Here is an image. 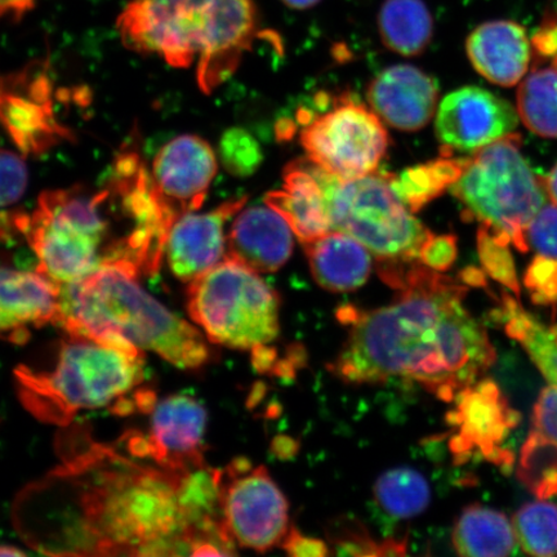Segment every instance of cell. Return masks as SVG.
I'll use <instances>...</instances> for the list:
<instances>
[{"label":"cell","mask_w":557,"mask_h":557,"mask_svg":"<svg viewBox=\"0 0 557 557\" xmlns=\"http://www.w3.org/2000/svg\"><path fill=\"white\" fill-rule=\"evenodd\" d=\"M64 461L20 499L18 525L33 546L50 555L191 554L180 499L191 469L139 465L97 443Z\"/></svg>","instance_id":"obj_1"},{"label":"cell","mask_w":557,"mask_h":557,"mask_svg":"<svg viewBox=\"0 0 557 557\" xmlns=\"http://www.w3.org/2000/svg\"><path fill=\"white\" fill-rule=\"evenodd\" d=\"M380 276L396 290L393 302L372 311L341 309L351 330L330 371L355 385L412 381L455 401L497 359L483 324L465 308L469 288L420 261Z\"/></svg>","instance_id":"obj_2"},{"label":"cell","mask_w":557,"mask_h":557,"mask_svg":"<svg viewBox=\"0 0 557 557\" xmlns=\"http://www.w3.org/2000/svg\"><path fill=\"white\" fill-rule=\"evenodd\" d=\"M172 226L150 170L136 146L125 145L101 189L73 186L41 194L24 236L38 273L61 287L113 263L154 276Z\"/></svg>","instance_id":"obj_3"},{"label":"cell","mask_w":557,"mask_h":557,"mask_svg":"<svg viewBox=\"0 0 557 557\" xmlns=\"http://www.w3.org/2000/svg\"><path fill=\"white\" fill-rule=\"evenodd\" d=\"M138 278L135 270L113 263L61 285L54 324L70 337L156 352L181 369L205 367L212 352L203 334L151 297Z\"/></svg>","instance_id":"obj_4"},{"label":"cell","mask_w":557,"mask_h":557,"mask_svg":"<svg viewBox=\"0 0 557 557\" xmlns=\"http://www.w3.org/2000/svg\"><path fill=\"white\" fill-rule=\"evenodd\" d=\"M259 25L253 0H132L116 21L131 51L178 69L198 60V85L207 95L238 70Z\"/></svg>","instance_id":"obj_5"},{"label":"cell","mask_w":557,"mask_h":557,"mask_svg":"<svg viewBox=\"0 0 557 557\" xmlns=\"http://www.w3.org/2000/svg\"><path fill=\"white\" fill-rule=\"evenodd\" d=\"M144 364L143 351L70 337L62 343L51 371L21 366L15 379L21 403L34 417L66 426L83 409L115 404L116 413L135 412Z\"/></svg>","instance_id":"obj_6"},{"label":"cell","mask_w":557,"mask_h":557,"mask_svg":"<svg viewBox=\"0 0 557 557\" xmlns=\"http://www.w3.org/2000/svg\"><path fill=\"white\" fill-rule=\"evenodd\" d=\"M520 145V137L511 134L478 150L466 160L450 191L465 207L466 218L479 221L500 244L512 243L527 252V228L545 207L546 189Z\"/></svg>","instance_id":"obj_7"},{"label":"cell","mask_w":557,"mask_h":557,"mask_svg":"<svg viewBox=\"0 0 557 557\" xmlns=\"http://www.w3.org/2000/svg\"><path fill=\"white\" fill-rule=\"evenodd\" d=\"M187 311L209 343L255 350L281 333V297L257 271L232 257L193 278Z\"/></svg>","instance_id":"obj_8"},{"label":"cell","mask_w":557,"mask_h":557,"mask_svg":"<svg viewBox=\"0 0 557 557\" xmlns=\"http://www.w3.org/2000/svg\"><path fill=\"white\" fill-rule=\"evenodd\" d=\"M318 172L329 197L332 228L363 244L377 269L420 261L421 248L433 233L403 203L387 174L341 180L320 166Z\"/></svg>","instance_id":"obj_9"},{"label":"cell","mask_w":557,"mask_h":557,"mask_svg":"<svg viewBox=\"0 0 557 557\" xmlns=\"http://www.w3.org/2000/svg\"><path fill=\"white\" fill-rule=\"evenodd\" d=\"M299 139L312 163L341 180L377 172L389 144L381 117L350 96L311 117Z\"/></svg>","instance_id":"obj_10"},{"label":"cell","mask_w":557,"mask_h":557,"mask_svg":"<svg viewBox=\"0 0 557 557\" xmlns=\"http://www.w3.org/2000/svg\"><path fill=\"white\" fill-rule=\"evenodd\" d=\"M222 521L243 548L267 553L282 545L289 532V505L269 471L236 458L222 471Z\"/></svg>","instance_id":"obj_11"},{"label":"cell","mask_w":557,"mask_h":557,"mask_svg":"<svg viewBox=\"0 0 557 557\" xmlns=\"http://www.w3.org/2000/svg\"><path fill=\"white\" fill-rule=\"evenodd\" d=\"M455 401L456 408L448 414V422L457 429L449 442L457 461L463 462L479 453L486 461L511 468L513 455L503 444L518 426L520 414L511 408L497 383L478 381L463 388Z\"/></svg>","instance_id":"obj_12"},{"label":"cell","mask_w":557,"mask_h":557,"mask_svg":"<svg viewBox=\"0 0 557 557\" xmlns=\"http://www.w3.org/2000/svg\"><path fill=\"white\" fill-rule=\"evenodd\" d=\"M207 410L189 395H171L151 409L148 435L131 434L132 455L149 458L160 468L185 471L207 465Z\"/></svg>","instance_id":"obj_13"},{"label":"cell","mask_w":557,"mask_h":557,"mask_svg":"<svg viewBox=\"0 0 557 557\" xmlns=\"http://www.w3.org/2000/svg\"><path fill=\"white\" fill-rule=\"evenodd\" d=\"M519 114L510 102L490 90L463 87L449 94L437 109L435 131L443 157L485 148L517 129Z\"/></svg>","instance_id":"obj_14"},{"label":"cell","mask_w":557,"mask_h":557,"mask_svg":"<svg viewBox=\"0 0 557 557\" xmlns=\"http://www.w3.org/2000/svg\"><path fill=\"white\" fill-rule=\"evenodd\" d=\"M150 173L160 201L176 224L205 205L218 173V159L203 138L183 135L158 151Z\"/></svg>","instance_id":"obj_15"},{"label":"cell","mask_w":557,"mask_h":557,"mask_svg":"<svg viewBox=\"0 0 557 557\" xmlns=\"http://www.w3.org/2000/svg\"><path fill=\"white\" fill-rule=\"evenodd\" d=\"M51 94L45 74L0 78V123L24 154H41L70 135L55 120Z\"/></svg>","instance_id":"obj_16"},{"label":"cell","mask_w":557,"mask_h":557,"mask_svg":"<svg viewBox=\"0 0 557 557\" xmlns=\"http://www.w3.org/2000/svg\"><path fill=\"white\" fill-rule=\"evenodd\" d=\"M247 198L225 201L211 212L187 213L173 225L165 246L166 263L174 276L190 283L226 256L227 221L238 214Z\"/></svg>","instance_id":"obj_17"},{"label":"cell","mask_w":557,"mask_h":557,"mask_svg":"<svg viewBox=\"0 0 557 557\" xmlns=\"http://www.w3.org/2000/svg\"><path fill=\"white\" fill-rule=\"evenodd\" d=\"M437 83L422 70L395 65L383 70L368 88V101L381 120L406 132L420 131L433 120Z\"/></svg>","instance_id":"obj_18"},{"label":"cell","mask_w":557,"mask_h":557,"mask_svg":"<svg viewBox=\"0 0 557 557\" xmlns=\"http://www.w3.org/2000/svg\"><path fill=\"white\" fill-rule=\"evenodd\" d=\"M282 189L270 191L264 203L288 222L302 244L333 232L329 197L311 160L299 159L284 171Z\"/></svg>","instance_id":"obj_19"},{"label":"cell","mask_w":557,"mask_h":557,"mask_svg":"<svg viewBox=\"0 0 557 557\" xmlns=\"http://www.w3.org/2000/svg\"><path fill=\"white\" fill-rule=\"evenodd\" d=\"M60 285L40 273L0 268V338L25 341L30 331L53 323Z\"/></svg>","instance_id":"obj_20"},{"label":"cell","mask_w":557,"mask_h":557,"mask_svg":"<svg viewBox=\"0 0 557 557\" xmlns=\"http://www.w3.org/2000/svg\"><path fill=\"white\" fill-rule=\"evenodd\" d=\"M294 252V232L275 209L255 206L236 214L227 238V253L257 273H275Z\"/></svg>","instance_id":"obj_21"},{"label":"cell","mask_w":557,"mask_h":557,"mask_svg":"<svg viewBox=\"0 0 557 557\" xmlns=\"http://www.w3.org/2000/svg\"><path fill=\"white\" fill-rule=\"evenodd\" d=\"M466 51L472 66L485 79L512 87L528 72L532 46L524 27L498 20L478 26L466 41Z\"/></svg>","instance_id":"obj_22"},{"label":"cell","mask_w":557,"mask_h":557,"mask_svg":"<svg viewBox=\"0 0 557 557\" xmlns=\"http://www.w3.org/2000/svg\"><path fill=\"white\" fill-rule=\"evenodd\" d=\"M518 476L540 499L557 496V386L543 389L535 403Z\"/></svg>","instance_id":"obj_23"},{"label":"cell","mask_w":557,"mask_h":557,"mask_svg":"<svg viewBox=\"0 0 557 557\" xmlns=\"http://www.w3.org/2000/svg\"><path fill=\"white\" fill-rule=\"evenodd\" d=\"M304 247L313 278L333 294L363 287L371 276L372 253L350 235L333 230Z\"/></svg>","instance_id":"obj_24"},{"label":"cell","mask_w":557,"mask_h":557,"mask_svg":"<svg viewBox=\"0 0 557 557\" xmlns=\"http://www.w3.org/2000/svg\"><path fill=\"white\" fill-rule=\"evenodd\" d=\"M451 540L458 555L471 557L511 555L518 541L511 521L503 512L479 505L459 515Z\"/></svg>","instance_id":"obj_25"},{"label":"cell","mask_w":557,"mask_h":557,"mask_svg":"<svg viewBox=\"0 0 557 557\" xmlns=\"http://www.w3.org/2000/svg\"><path fill=\"white\" fill-rule=\"evenodd\" d=\"M379 30L389 51L414 58L431 44L434 18L423 0H383Z\"/></svg>","instance_id":"obj_26"},{"label":"cell","mask_w":557,"mask_h":557,"mask_svg":"<svg viewBox=\"0 0 557 557\" xmlns=\"http://www.w3.org/2000/svg\"><path fill=\"white\" fill-rule=\"evenodd\" d=\"M518 299L504 295L498 320L504 323L507 336L517 339L545 379L557 386V326L547 329L529 315Z\"/></svg>","instance_id":"obj_27"},{"label":"cell","mask_w":557,"mask_h":557,"mask_svg":"<svg viewBox=\"0 0 557 557\" xmlns=\"http://www.w3.org/2000/svg\"><path fill=\"white\" fill-rule=\"evenodd\" d=\"M466 160L443 157L410 166L399 174H387L389 185L403 203L414 213L457 183L465 170Z\"/></svg>","instance_id":"obj_28"},{"label":"cell","mask_w":557,"mask_h":557,"mask_svg":"<svg viewBox=\"0 0 557 557\" xmlns=\"http://www.w3.org/2000/svg\"><path fill=\"white\" fill-rule=\"evenodd\" d=\"M518 113L533 134L557 138V66L533 69L518 92Z\"/></svg>","instance_id":"obj_29"},{"label":"cell","mask_w":557,"mask_h":557,"mask_svg":"<svg viewBox=\"0 0 557 557\" xmlns=\"http://www.w3.org/2000/svg\"><path fill=\"white\" fill-rule=\"evenodd\" d=\"M375 500L389 517H418L430 505L431 491L422 473L410 468H398L383 473L373 487Z\"/></svg>","instance_id":"obj_30"},{"label":"cell","mask_w":557,"mask_h":557,"mask_svg":"<svg viewBox=\"0 0 557 557\" xmlns=\"http://www.w3.org/2000/svg\"><path fill=\"white\" fill-rule=\"evenodd\" d=\"M512 525L522 552L532 556L557 555V506L534 503L515 513Z\"/></svg>","instance_id":"obj_31"},{"label":"cell","mask_w":557,"mask_h":557,"mask_svg":"<svg viewBox=\"0 0 557 557\" xmlns=\"http://www.w3.org/2000/svg\"><path fill=\"white\" fill-rule=\"evenodd\" d=\"M219 151L225 170L236 177L250 176L262 162L261 146L246 129H227L221 137Z\"/></svg>","instance_id":"obj_32"},{"label":"cell","mask_w":557,"mask_h":557,"mask_svg":"<svg viewBox=\"0 0 557 557\" xmlns=\"http://www.w3.org/2000/svg\"><path fill=\"white\" fill-rule=\"evenodd\" d=\"M330 540L336 547L337 555L400 556L407 554L406 541L388 540L377 543L359 522L351 521L336 527Z\"/></svg>","instance_id":"obj_33"},{"label":"cell","mask_w":557,"mask_h":557,"mask_svg":"<svg viewBox=\"0 0 557 557\" xmlns=\"http://www.w3.org/2000/svg\"><path fill=\"white\" fill-rule=\"evenodd\" d=\"M478 250L480 261L486 274L494 281L511 289L515 296L520 297V285L518 282L517 269L510 250L506 244H500L493 238L486 228L480 226L478 232Z\"/></svg>","instance_id":"obj_34"},{"label":"cell","mask_w":557,"mask_h":557,"mask_svg":"<svg viewBox=\"0 0 557 557\" xmlns=\"http://www.w3.org/2000/svg\"><path fill=\"white\" fill-rule=\"evenodd\" d=\"M27 173L24 159L11 151L0 150V212L5 211L23 198L26 191Z\"/></svg>","instance_id":"obj_35"},{"label":"cell","mask_w":557,"mask_h":557,"mask_svg":"<svg viewBox=\"0 0 557 557\" xmlns=\"http://www.w3.org/2000/svg\"><path fill=\"white\" fill-rule=\"evenodd\" d=\"M524 284L534 304H557V260L537 256L529 264L524 276Z\"/></svg>","instance_id":"obj_36"},{"label":"cell","mask_w":557,"mask_h":557,"mask_svg":"<svg viewBox=\"0 0 557 557\" xmlns=\"http://www.w3.org/2000/svg\"><path fill=\"white\" fill-rule=\"evenodd\" d=\"M527 242L539 256L557 260V206H545L527 228Z\"/></svg>","instance_id":"obj_37"},{"label":"cell","mask_w":557,"mask_h":557,"mask_svg":"<svg viewBox=\"0 0 557 557\" xmlns=\"http://www.w3.org/2000/svg\"><path fill=\"white\" fill-rule=\"evenodd\" d=\"M457 238L451 234H431L424 242L420 261L430 269L444 273L448 271L457 259Z\"/></svg>","instance_id":"obj_38"},{"label":"cell","mask_w":557,"mask_h":557,"mask_svg":"<svg viewBox=\"0 0 557 557\" xmlns=\"http://www.w3.org/2000/svg\"><path fill=\"white\" fill-rule=\"evenodd\" d=\"M282 548L289 556L296 557H324L330 555V548L325 542L306 537L295 527H290L289 532L285 535Z\"/></svg>","instance_id":"obj_39"},{"label":"cell","mask_w":557,"mask_h":557,"mask_svg":"<svg viewBox=\"0 0 557 557\" xmlns=\"http://www.w3.org/2000/svg\"><path fill=\"white\" fill-rule=\"evenodd\" d=\"M37 0H0V20L11 17L12 20L23 18L27 12L34 9Z\"/></svg>","instance_id":"obj_40"},{"label":"cell","mask_w":557,"mask_h":557,"mask_svg":"<svg viewBox=\"0 0 557 557\" xmlns=\"http://www.w3.org/2000/svg\"><path fill=\"white\" fill-rule=\"evenodd\" d=\"M461 282L476 285V287H483L485 284V276L482 271L478 269H468L461 273Z\"/></svg>","instance_id":"obj_41"},{"label":"cell","mask_w":557,"mask_h":557,"mask_svg":"<svg viewBox=\"0 0 557 557\" xmlns=\"http://www.w3.org/2000/svg\"><path fill=\"white\" fill-rule=\"evenodd\" d=\"M543 185H545V189L549 199H552L554 205L557 206V164L555 169L549 172L545 184Z\"/></svg>","instance_id":"obj_42"},{"label":"cell","mask_w":557,"mask_h":557,"mask_svg":"<svg viewBox=\"0 0 557 557\" xmlns=\"http://www.w3.org/2000/svg\"><path fill=\"white\" fill-rule=\"evenodd\" d=\"M282 2L292 10L305 11L312 9V7H315L318 3L322 2V0H282Z\"/></svg>","instance_id":"obj_43"},{"label":"cell","mask_w":557,"mask_h":557,"mask_svg":"<svg viewBox=\"0 0 557 557\" xmlns=\"http://www.w3.org/2000/svg\"><path fill=\"white\" fill-rule=\"evenodd\" d=\"M25 555L21 549L10 546H0V556H23Z\"/></svg>","instance_id":"obj_44"},{"label":"cell","mask_w":557,"mask_h":557,"mask_svg":"<svg viewBox=\"0 0 557 557\" xmlns=\"http://www.w3.org/2000/svg\"><path fill=\"white\" fill-rule=\"evenodd\" d=\"M553 64L557 66V60L553 61Z\"/></svg>","instance_id":"obj_45"}]
</instances>
